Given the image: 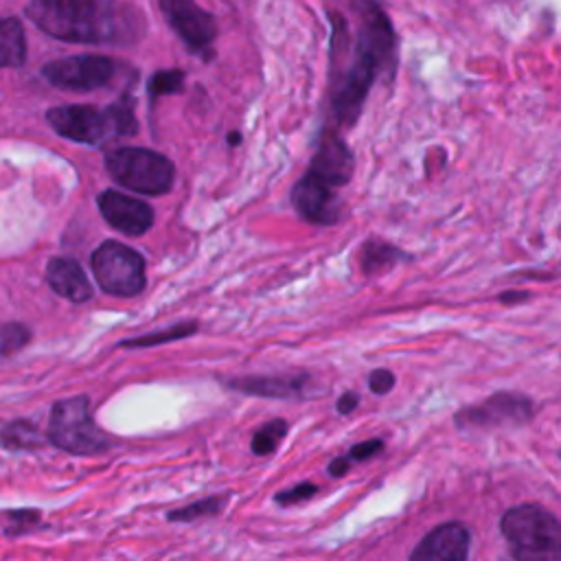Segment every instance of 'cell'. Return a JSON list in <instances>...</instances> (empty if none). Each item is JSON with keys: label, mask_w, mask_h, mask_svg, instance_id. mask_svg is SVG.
Listing matches in <instances>:
<instances>
[{"label": "cell", "mask_w": 561, "mask_h": 561, "mask_svg": "<svg viewBox=\"0 0 561 561\" xmlns=\"http://www.w3.org/2000/svg\"><path fill=\"white\" fill-rule=\"evenodd\" d=\"M357 18L355 48L344 75H337L331 112L337 125L351 127L362 114L364 101L377 75L392 72L397 39L388 13L379 0H351Z\"/></svg>", "instance_id": "obj_1"}, {"label": "cell", "mask_w": 561, "mask_h": 561, "mask_svg": "<svg viewBox=\"0 0 561 561\" xmlns=\"http://www.w3.org/2000/svg\"><path fill=\"white\" fill-rule=\"evenodd\" d=\"M28 20L46 35L75 44H136L145 15L116 0H31Z\"/></svg>", "instance_id": "obj_2"}, {"label": "cell", "mask_w": 561, "mask_h": 561, "mask_svg": "<svg viewBox=\"0 0 561 561\" xmlns=\"http://www.w3.org/2000/svg\"><path fill=\"white\" fill-rule=\"evenodd\" d=\"M502 535L513 546V554L524 561H559L561 526L552 513L537 504H522L504 513Z\"/></svg>", "instance_id": "obj_3"}, {"label": "cell", "mask_w": 561, "mask_h": 561, "mask_svg": "<svg viewBox=\"0 0 561 561\" xmlns=\"http://www.w3.org/2000/svg\"><path fill=\"white\" fill-rule=\"evenodd\" d=\"M105 167L121 186L147 195L167 193L175 178V169L169 158L142 147H121L110 151Z\"/></svg>", "instance_id": "obj_4"}, {"label": "cell", "mask_w": 561, "mask_h": 561, "mask_svg": "<svg viewBox=\"0 0 561 561\" xmlns=\"http://www.w3.org/2000/svg\"><path fill=\"white\" fill-rule=\"evenodd\" d=\"M48 438L64 451L92 456L107 449V436L94 423L88 397L57 401L48 421Z\"/></svg>", "instance_id": "obj_5"}, {"label": "cell", "mask_w": 561, "mask_h": 561, "mask_svg": "<svg viewBox=\"0 0 561 561\" xmlns=\"http://www.w3.org/2000/svg\"><path fill=\"white\" fill-rule=\"evenodd\" d=\"M92 272L105 294L131 298L145 289L142 256L118 241H105L92 252Z\"/></svg>", "instance_id": "obj_6"}, {"label": "cell", "mask_w": 561, "mask_h": 561, "mask_svg": "<svg viewBox=\"0 0 561 561\" xmlns=\"http://www.w3.org/2000/svg\"><path fill=\"white\" fill-rule=\"evenodd\" d=\"M118 66L114 59L103 57V55H75V57H64L46 64L42 68V77L61 90H72V92H88L107 85Z\"/></svg>", "instance_id": "obj_7"}, {"label": "cell", "mask_w": 561, "mask_h": 561, "mask_svg": "<svg viewBox=\"0 0 561 561\" xmlns=\"http://www.w3.org/2000/svg\"><path fill=\"white\" fill-rule=\"evenodd\" d=\"M167 24L178 33L186 48L208 59L217 35L215 18L204 11L195 0H158Z\"/></svg>", "instance_id": "obj_8"}, {"label": "cell", "mask_w": 561, "mask_h": 561, "mask_svg": "<svg viewBox=\"0 0 561 561\" xmlns=\"http://www.w3.org/2000/svg\"><path fill=\"white\" fill-rule=\"evenodd\" d=\"M533 416V401L517 392H497L480 405L465 408L456 414V425L462 430H495L522 425Z\"/></svg>", "instance_id": "obj_9"}, {"label": "cell", "mask_w": 561, "mask_h": 561, "mask_svg": "<svg viewBox=\"0 0 561 561\" xmlns=\"http://www.w3.org/2000/svg\"><path fill=\"white\" fill-rule=\"evenodd\" d=\"M50 127L75 142L99 145L107 136H114L110 110H99L94 105H59L46 112Z\"/></svg>", "instance_id": "obj_10"}, {"label": "cell", "mask_w": 561, "mask_h": 561, "mask_svg": "<svg viewBox=\"0 0 561 561\" xmlns=\"http://www.w3.org/2000/svg\"><path fill=\"white\" fill-rule=\"evenodd\" d=\"M291 204L300 213L302 219L318 224V226H331L342 215L340 197L333 193V186L307 171L291 188Z\"/></svg>", "instance_id": "obj_11"}, {"label": "cell", "mask_w": 561, "mask_h": 561, "mask_svg": "<svg viewBox=\"0 0 561 561\" xmlns=\"http://www.w3.org/2000/svg\"><path fill=\"white\" fill-rule=\"evenodd\" d=\"M96 202L103 219L123 234L138 237L147 232L153 224L151 206L131 195L110 188V191H103Z\"/></svg>", "instance_id": "obj_12"}, {"label": "cell", "mask_w": 561, "mask_h": 561, "mask_svg": "<svg viewBox=\"0 0 561 561\" xmlns=\"http://www.w3.org/2000/svg\"><path fill=\"white\" fill-rule=\"evenodd\" d=\"M469 554V530L460 522H447L436 526L414 548L410 559L414 561H462Z\"/></svg>", "instance_id": "obj_13"}, {"label": "cell", "mask_w": 561, "mask_h": 561, "mask_svg": "<svg viewBox=\"0 0 561 561\" xmlns=\"http://www.w3.org/2000/svg\"><path fill=\"white\" fill-rule=\"evenodd\" d=\"M309 171L331 186H342L353 175V151L346 147L342 138H337L331 131H324Z\"/></svg>", "instance_id": "obj_14"}, {"label": "cell", "mask_w": 561, "mask_h": 561, "mask_svg": "<svg viewBox=\"0 0 561 561\" xmlns=\"http://www.w3.org/2000/svg\"><path fill=\"white\" fill-rule=\"evenodd\" d=\"M46 280L53 287V291L72 302H85L92 298V285L75 259H53L46 267Z\"/></svg>", "instance_id": "obj_15"}, {"label": "cell", "mask_w": 561, "mask_h": 561, "mask_svg": "<svg viewBox=\"0 0 561 561\" xmlns=\"http://www.w3.org/2000/svg\"><path fill=\"white\" fill-rule=\"evenodd\" d=\"M307 375L296 377H267V375H248L226 379V386L254 397H274V399H291L298 397L305 388Z\"/></svg>", "instance_id": "obj_16"}, {"label": "cell", "mask_w": 561, "mask_h": 561, "mask_svg": "<svg viewBox=\"0 0 561 561\" xmlns=\"http://www.w3.org/2000/svg\"><path fill=\"white\" fill-rule=\"evenodd\" d=\"M26 59V39L20 20L0 18V68H18Z\"/></svg>", "instance_id": "obj_17"}, {"label": "cell", "mask_w": 561, "mask_h": 561, "mask_svg": "<svg viewBox=\"0 0 561 561\" xmlns=\"http://www.w3.org/2000/svg\"><path fill=\"white\" fill-rule=\"evenodd\" d=\"M403 259H408L405 252L383 241H366L362 248V270L366 274H379Z\"/></svg>", "instance_id": "obj_18"}, {"label": "cell", "mask_w": 561, "mask_h": 561, "mask_svg": "<svg viewBox=\"0 0 561 561\" xmlns=\"http://www.w3.org/2000/svg\"><path fill=\"white\" fill-rule=\"evenodd\" d=\"M197 331V322L193 320H186V322H180V324H173L169 329H162V331H153L145 337H134V340H125L121 342V346L125 348H140V346H156V344H164V342H173V340H182V337H188Z\"/></svg>", "instance_id": "obj_19"}, {"label": "cell", "mask_w": 561, "mask_h": 561, "mask_svg": "<svg viewBox=\"0 0 561 561\" xmlns=\"http://www.w3.org/2000/svg\"><path fill=\"white\" fill-rule=\"evenodd\" d=\"M285 432H287V423L283 419H272L270 423H265L263 427L256 430V434L252 438V451L256 456H267V454L276 451Z\"/></svg>", "instance_id": "obj_20"}, {"label": "cell", "mask_w": 561, "mask_h": 561, "mask_svg": "<svg viewBox=\"0 0 561 561\" xmlns=\"http://www.w3.org/2000/svg\"><path fill=\"white\" fill-rule=\"evenodd\" d=\"M110 116H112V127H114V136H131L138 129L136 116H134V99L131 96H121L116 103H112L110 107Z\"/></svg>", "instance_id": "obj_21"}, {"label": "cell", "mask_w": 561, "mask_h": 561, "mask_svg": "<svg viewBox=\"0 0 561 561\" xmlns=\"http://www.w3.org/2000/svg\"><path fill=\"white\" fill-rule=\"evenodd\" d=\"M228 495H210V497H204L199 502H193L184 508H178V511H171L167 517L171 522H193V519H199V517H206V515H215L219 513V508L226 504Z\"/></svg>", "instance_id": "obj_22"}, {"label": "cell", "mask_w": 561, "mask_h": 561, "mask_svg": "<svg viewBox=\"0 0 561 561\" xmlns=\"http://www.w3.org/2000/svg\"><path fill=\"white\" fill-rule=\"evenodd\" d=\"M184 88V72L180 68H169V70H158L151 75L147 81V92L151 99L164 96V94H175L182 92Z\"/></svg>", "instance_id": "obj_23"}, {"label": "cell", "mask_w": 561, "mask_h": 561, "mask_svg": "<svg viewBox=\"0 0 561 561\" xmlns=\"http://www.w3.org/2000/svg\"><path fill=\"white\" fill-rule=\"evenodd\" d=\"M4 443L11 447H33L39 443V434L31 423H13L4 430Z\"/></svg>", "instance_id": "obj_24"}, {"label": "cell", "mask_w": 561, "mask_h": 561, "mask_svg": "<svg viewBox=\"0 0 561 561\" xmlns=\"http://www.w3.org/2000/svg\"><path fill=\"white\" fill-rule=\"evenodd\" d=\"M316 491H318L316 484H311V482H300V484H296V486H291V489H287V491H280L274 500H276V504H280V506H291V504H298V502H305V500L313 497Z\"/></svg>", "instance_id": "obj_25"}, {"label": "cell", "mask_w": 561, "mask_h": 561, "mask_svg": "<svg viewBox=\"0 0 561 561\" xmlns=\"http://www.w3.org/2000/svg\"><path fill=\"white\" fill-rule=\"evenodd\" d=\"M381 449H383V440L370 438V440H364V443L353 445L344 458H346V460L351 462V467H353L355 462H362V460H366V458H373V456L379 454Z\"/></svg>", "instance_id": "obj_26"}, {"label": "cell", "mask_w": 561, "mask_h": 561, "mask_svg": "<svg viewBox=\"0 0 561 561\" xmlns=\"http://www.w3.org/2000/svg\"><path fill=\"white\" fill-rule=\"evenodd\" d=\"M394 386V375L386 368H375L370 375H368V388L375 392V394H386L390 392Z\"/></svg>", "instance_id": "obj_27"}, {"label": "cell", "mask_w": 561, "mask_h": 561, "mask_svg": "<svg viewBox=\"0 0 561 561\" xmlns=\"http://www.w3.org/2000/svg\"><path fill=\"white\" fill-rule=\"evenodd\" d=\"M357 401H359V394L357 392H344L340 399H337V412L340 414H348L357 408Z\"/></svg>", "instance_id": "obj_28"}, {"label": "cell", "mask_w": 561, "mask_h": 561, "mask_svg": "<svg viewBox=\"0 0 561 561\" xmlns=\"http://www.w3.org/2000/svg\"><path fill=\"white\" fill-rule=\"evenodd\" d=\"M528 291H504L502 296H500V300L504 302V305H513V302H524V300H528Z\"/></svg>", "instance_id": "obj_29"}, {"label": "cell", "mask_w": 561, "mask_h": 561, "mask_svg": "<svg viewBox=\"0 0 561 561\" xmlns=\"http://www.w3.org/2000/svg\"><path fill=\"white\" fill-rule=\"evenodd\" d=\"M239 138H241V134H239V131H234V134H230V136H228L230 145H239Z\"/></svg>", "instance_id": "obj_30"}]
</instances>
